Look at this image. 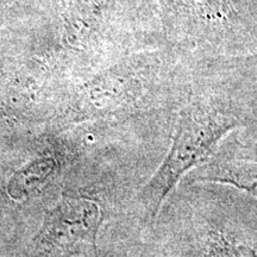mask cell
Segmentation results:
<instances>
[{
	"mask_svg": "<svg viewBox=\"0 0 257 257\" xmlns=\"http://www.w3.org/2000/svg\"><path fill=\"white\" fill-rule=\"evenodd\" d=\"M212 257H256V255L246 246L221 240L212 249Z\"/></svg>",
	"mask_w": 257,
	"mask_h": 257,
	"instance_id": "4",
	"label": "cell"
},
{
	"mask_svg": "<svg viewBox=\"0 0 257 257\" xmlns=\"http://www.w3.org/2000/svg\"><path fill=\"white\" fill-rule=\"evenodd\" d=\"M232 120L204 112H188L180 119L166 159L138 195L146 216L154 220L182 175L201 165L230 128Z\"/></svg>",
	"mask_w": 257,
	"mask_h": 257,
	"instance_id": "1",
	"label": "cell"
},
{
	"mask_svg": "<svg viewBox=\"0 0 257 257\" xmlns=\"http://www.w3.org/2000/svg\"><path fill=\"white\" fill-rule=\"evenodd\" d=\"M195 179L232 185L257 198V161L245 159L214 161L199 170Z\"/></svg>",
	"mask_w": 257,
	"mask_h": 257,
	"instance_id": "3",
	"label": "cell"
},
{
	"mask_svg": "<svg viewBox=\"0 0 257 257\" xmlns=\"http://www.w3.org/2000/svg\"><path fill=\"white\" fill-rule=\"evenodd\" d=\"M100 224L99 210L91 202H70L60 210L51 227V238L62 249L88 240L94 242Z\"/></svg>",
	"mask_w": 257,
	"mask_h": 257,
	"instance_id": "2",
	"label": "cell"
}]
</instances>
